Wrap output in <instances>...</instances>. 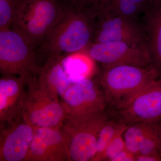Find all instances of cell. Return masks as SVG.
I'll list each match as a JSON object with an SVG mask.
<instances>
[{"label": "cell", "mask_w": 161, "mask_h": 161, "mask_svg": "<svg viewBox=\"0 0 161 161\" xmlns=\"http://www.w3.org/2000/svg\"><path fill=\"white\" fill-rule=\"evenodd\" d=\"M24 161H69L66 140L61 128H36Z\"/></svg>", "instance_id": "obj_12"}, {"label": "cell", "mask_w": 161, "mask_h": 161, "mask_svg": "<svg viewBox=\"0 0 161 161\" xmlns=\"http://www.w3.org/2000/svg\"><path fill=\"white\" fill-rule=\"evenodd\" d=\"M19 0H0V30L10 28Z\"/></svg>", "instance_id": "obj_20"}, {"label": "cell", "mask_w": 161, "mask_h": 161, "mask_svg": "<svg viewBox=\"0 0 161 161\" xmlns=\"http://www.w3.org/2000/svg\"><path fill=\"white\" fill-rule=\"evenodd\" d=\"M63 63L69 78L74 83L92 78L96 71L95 61L84 51L64 54Z\"/></svg>", "instance_id": "obj_16"}, {"label": "cell", "mask_w": 161, "mask_h": 161, "mask_svg": "<svg viewBox=\"0 0 161 161\" xmlns=\"http://www.w3.org/2000/svg\"><path fill=\"white\" fill-rule=\"evenodd\" d=\"M118 111L119 121L130 125L161 121V78L153 80Z\"/></svg>", "instance_id": "obj_9"}, {"label": "cell", "mask_w": 161, "mask_h": 161, "mask_svg": "<svg viewBox=\"0 0 161 161\" xmlns=\"http://www.w3.org/2000/svg\"><path fill=\"white\" fill-rule=\"evenodd\" d=\"M103 69L121 65L148 67L151 65L146 48L122 41L93 43L85 50Z\"/></svg>", "instance_id": "obj_10"}, {"label": "cell", "mask_w": 161, "mask_h": 161, "mask_svg": "<svg viewBox=\"0 0 161 161\" xmlns=\"http://www.w3.org/2000/svg\"><path fill=\"white\" fill-rule=\"evenodd\" d=\"M107 119L105 113L89 118L66 115L61 131L66 140L69 161H92L98 133Z\"/></svg>", "instance_id": "obj_6"}, {"label": "cell", "mask_w": 161, "mask_h": 161, "mask_svg": "<svg viewBox=\"0 0 161 161\" xmlns=\"http://www.w3.org/2000/svg\"><path fill=\"white\" fill-rule=\"evenodd\" d=\"M64 56L47 58L36 77L40 85L58 95L60 99L74 84L67 74L63 63Z\"/></svg>", "instance_id": "obj_15"}, {"label": "cell", "mask_w": 161, "mask_h": 161, "mask_svg": "<svg viewBox=\"0 0 161 161\" xmlns=\"http://www.w3.org/2000/svg\"><path fill=\"white\" fill-rule=\"evenodd\" d=\"M128 125L118 120L107 119L98 133L96 153L92 161H98L109 143L117 136L123 134Z\"/></svg>", "instance_id": "obj_19"}, {"label": "cell", "mask_w": 161, "mask_h": 161, "mask_svg": "<svg viewBox=\"0 0 161 161\" xmlns=\"http://www.w3.org/2000/svg\"><path fill=\"white\" fill-rule=\"evenodd\" d=\"M78 8L94 9L98 7L103 0H64Z\"/></svg>", "instance_id": "obj_22"}, {"label": "cell", "mask_w": 161, "mask_h": 161, "mask_svg": "<svg viewBox=\"0 0 161 161\" xmlns=\"http://www.w3.org/2000/svg\"><path fill=\"white\" fill-rule=\"evenodd\" d=\"M99 79L107 104L118 110L160 76L152 65H118L103 69Z\"/></svg>", "instance_id": "obj_3"}, {"label": "cell", "mask_w": 161, "mask_h": 161, "mask_svg": "<svg viewBox=\"0 0 161 161\" xmlns=\"http://www.w3.org/2000/svg\"><path fill=\"white\" fill-rule=\"evenodd\" d=\"M0 125V161H24L36 128L21 117L13 123Z\"/></svg>", "instance_id": "obj_11"}, {"label": "cell", "mask_w": 161, "mask_h": 161, "mask_svg": "<svg viewBox=\"0 0 161 161\" xmlns=\"http://www.w3.org/2000/svg\"><path fill=\"white\" fill-rule=\"evenodd\" d=\"M136 161H161V156L151 154H139L136 156Z\"/></svg>", "instance_id": "obj_24"}, {"label": "cell", "mask_w": 161, "mask_h": 161, "mask_svg": "<svg viewBox=\"0 0 161 161\" xmlns=\"http://www.w3.org/2000/svg\"><path fill=\"white\" fill-rule=\"evenodd\" d=\"M62 1L63 9L59 19L37 50L47 59L85 50L94 43V13Z\"/></svg>", "instance_id": "obj_1"}, {"label": "cell", "mask_w": 161, "mask_h": 161, "mask_svg": "<svg viewBox=\"0 0 161 161\" xmlns=\"http://www.w3.org/2000/svg\"><path fill=\"white\" fill-rule=\"evenodd\" d=\"M42 66L38 53L24 38L10 28L0 30V73L27 79L36 77Z\"/></svg>", "instance_id": "obj_5"}, {"label": "cell", "mask_w": 161, "mask_h": 161, "mask_svg": "<svg viewBox=\"0 0 161 161\" xmlns=\"http://www.w3.org/2000/svg\"><path fill=\"white\" fill-rule=\"evenodd\" d=\"M147 36L151 65L161 75V0L150 3L142 18Z\"/></svg>", "instance_id": "obj_14"}, {"label": "cell", "mask_w": 161, "mask_h": 161, "mask_svg": "<svg viewBox=\"0 0 161 161\" xmlns=\"http://www.w3.org/2000/svg\"><path fill=\"white\" fill-rule=\"evenodd\" d=\"M28 79L16 75L0 79V124H10L21 118Z\"/></svg>", "instance_id": "obj_13"}, {"label": "cell", "mask_w": 161, "mask_h": 161, "mask_svg": "<svg viewBox=\"0 0 161 161\" xmlns=\"http://www.w3.org/2000/svg\"><path fill=\"white\" fill-rule=\"evenodd\" d=\"M66 114L58 95L28 79L21 118L35 128H61Z\"/></svg>", "instance_id": "obj_4"}, {"label": "cell", "mask_w": 161, "mask_h": 161, "mask_svg": "<svg viewBox=\"0 0 161 161\" xmlns=\"http://www.w3.org/2000/svg\"><path fill=\"white\" fill-rule=\"evenodd\" d=\"M153 123H139L128 126L123 134L125 149L136 156L139 154L142 145Z\"/></svg>", "instance_id": "obj_18"}, {"label": "cell", "mask_w": 161, "mask_h": 161, "mask_svg": "<svg viewBox=\"0 0 161 161\" xmlns=\"http://www.w3.org/2000/svg\"><path fill=\"white\" fill-rule=\"evenodd\" d=\"M123 134L117 136L110 142L101 156L98 161H112L114 158L125 149Z\"/></svg>", "instance_id": "obj_21"}, {"label": "cell", "mask_w": 161, "mask_h": 161, "mask_svg": "<svg viewBox=\"0 0 161 161\" xmlns=\"http://www.w3.org/2000/svg\"><path fill=\"white\" fill-rule=\"evenodd\" d=\"M63 9L62 0H19L10 28L35 49L58 22Z\"/></svg>", "instance_id": "obj_2"}, {"label": "cell", "mask_w": 161, "mask_h": 161, "mask_svg": "<svg viewBox=\"0 0 161 161\" xmlns=\"http://www.w3.org/2000/svg\"><path fill=\"white\" fill-rule=\"evenodd\" d=\"M136 156L125 149L114 158L112 161H136Z\"/></svg>", "instance_id": "obj_23"}, {"label": "cell", "mask_w": 161, "mask_h": 161, "mask_svg": "<svg viewBox=\"0 0 161 161\" xmlns=\"http://www.w3.org/2000/svg\"><path fill=\"white\" fill-rule=\"evenodd\" d=\"M94 14V43L122 41L147 50V33L142 21L102 9L95 10Z\"/></svg>", "instance_id": "obj_7"}, {"label": "cell", "mask_w": 161, "mask_h": 161, "mask_svg": "<svg viewBox=\"0 0 161 161\" xmlns=\"http://www.w3.org/2000/svg\"><path fill=\"white\" fill-rule=\"evenodd\" d=\"M150 5L148 0H103L95 10L102 9L132 19L142 21Z\"/></svg>", "instance_id": "obj_17"}, {"label": "cell", "mask_w": 161, "mask_h": 161, "mask_svg": "<svg viewBox=\"0 0 161 161\" xmlns=\"http://www.w3.org/2000/svg\"><path fill=\"white\" fill-rule=\"evenodd\" d=\"M60 100L66 115L82 118L104 113L107 104L103 92L92 78L74 83Z\"/></svg>", "instance_id": "obj_8"}]
</instances>
